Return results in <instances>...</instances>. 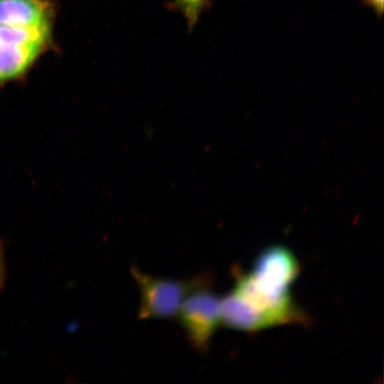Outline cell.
<instances>
[{
	"instance_id": "obj_7",
	"label": "cell",
	"mask_w": 384,
	"mask_h": 384,
	"mask_svg": "<svg viewBox=\"0 0 384 384\" xmlns=\"http://www.w3.org/2000/svg\"><path fill=\"white\" fill-rule=\"evenodd\" d=\"M362 3L365 5L371 6L378 17H380L383 12V0H362Z\"/></svg>"
},
{
	"instance_id": "obj_4",
	"label": "cell",
	"mask_w": 384,
	"mask_h": 384,
	"mask_svg": "<svg viewBox=\"0 0 384 384\" xmlns=\"http://www.w3.org/2000/svg\"><path fill=\"white\" fill-rule=\"evenodd\" d=\"M53 8L47 0H0V24L52 28Z\"/></svg>"
},
{
	"instance_id": "obj_2",
	"label": "cell",
	"mask_w": 384,
	"mask_h": 384,
	"mask_svg": "<svg viewBox=\"0 0 384 384\" xmlns=\"http://www.w3.org/2000/svg\"><path fill=\"white\" fill-rule=\"evenodd\" d=\"M209 288L190 294L182 304L177 316L191 344L201 351L221 323V299Z\"/></svg>"
},
{
	"instance_id": "obj_5",
	"label": "cell",
	"mask_w": 384,
	"mask_h": 384,
	"mask_svg": "<svg viewBox=\"0 0 384 384\" xmlns=\"http://www.w3.org/2000/svg\"><path fill=\"white\" fill-rule=\"evenodd\" d=\"M48 47L41 43L0 41V84L23 75Z\"/></svg>"
},
{
	"instance_id": "obj_1",
	"label": "cell",
	"mask_w": 384,
	"mask_h": 384,
	"mask_svg": "<svg viewBox=\"0 0 384 384\" xmlns=\"http://www.w3.org/2000/svg\"><path fill=\"white\" fill-rule=\"evenodd\" d=\"M140 292L139 317L166 319L177 316L185 299L192 293L209 288L211 277L202 274L186 279L152 276L136 267L131 270Z\"/></svg>"
},
{
	"instance_id": "obj_6",
	"label": "cell",
	"mask_w": 384,
	"mask_h": 384,
	"mask_svg": "<svg viewBox=\"0 0 384 384\" xmlns=\"http://www.w3.org/2000/svg\"><path fill=\"white\" fill-rule=\"evenodd\" d=\"M183 14L190 29L195 26L202 13L210 4L209 0H173Z\"/></svg>"
},
{
	"instance_id": "obj_3",
	"label": "cell",
	"mask_w": 384,
	"mask_h": 384,
	"mask_svg": "<svg viewBox=\"0 0 384 384\" xmlns=\"http://www.w3.org/2000/svg\"><path fill=\"white\" fill-rule=\"evenodd\" d=\"M299 274V264L287 248L274 246L265 250L249 274L257 287L274 297L289 294L288 289Z\"/></svg>"
},
{
	"instance_id": "obj_8",
	"label": "cell",
	"mask_w": 384,
	"mask_h": 384,
	"mask_svg": "<svg viewBox=\"0 0 384 384\" xmlns=\"http://www.w3.org/2000/svg\"><path fill=\"white\" fill-rule=\"evenodd\" d=\"M5 277V268L4 262V253L1 244L0 242V289L3 286Z\"/></svg>"
}]
</instances>
